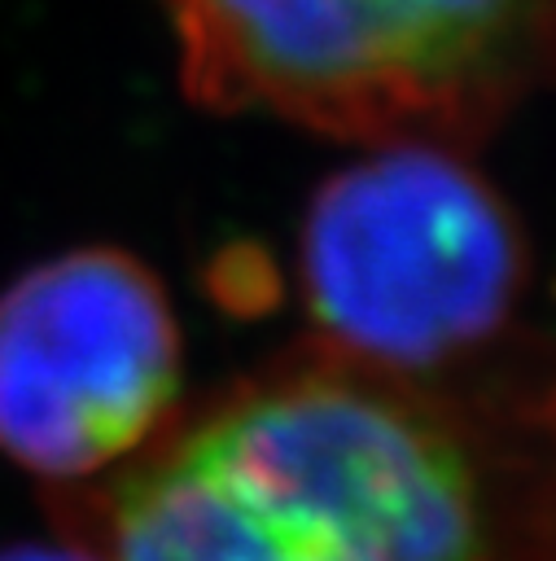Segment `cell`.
Listing matches in <instances>:
<instances>
[{
	"mask_svg": "<svg viewBox=\"0 0 556 561\" xmlns=\"http://www.w3.org/2000/svg\"><path fill=\"white\" fill-rule=\"evenodd\" d=\"M101 561H556V377H416L302 342L57 495Z\"/></svg>",
	"mask_w": 556,
	"mask_h": 561,
	"instance_id": "6da1fadb",
	"label": "cell"
},
{
	"mask_svg": "<svg viewBox=\"0 0 556 561\" xmlns=\"http://www.w3.org/2000/svg\"><path fill=\"white\" fill-rule=\"evenodd\" d=\"M184 92L337 140L468 149L556 83V0H162Z\"/></svg>",
	"mask_w": 556,
	"mask_h": 561,
	"instance_id": "7a4b0ae2",
	"label": "cell"
},
{
	"mask_svg": "<svg viewBox=\"0 0 556 561\" xmlns=\"http://www.w3.org/2000/svg\"><path fill=\"white\" fill-rule=\"evenodd\" d=\"M0 561H101V557L61 535V543H31V539L26 543H4Z\"/></svg>",
	"mask_w": 556,
	"mask_h": 561,
	"instance_id": "5b68a950",
	"label": "cell"
},
{
	"mask_svg": "<svg viewBox=\"0 0 556 561\" xmlns=\"http://www.w3.org/2000/svg\"><path fill=\"white\" fill-rule=\"evenodd\" d=\"M293 285L311 346L451 377L517 355L530 245L460 145L390 140L311 193Z\"/></svg>",
	"mask_w": 556,
	"mask_h": 561,
	"instance_id": "3957f363",
	"label": "cell"
},
{
	"mask_svg": "<svg viewBox=\"0 0 556 561\" xmlns=\"http://www.w3.org/2000/svg\"><path fill=\"white\" fill-rule=\"evenodd\" d=\"M184 346L162 280L127 250L79 245L0 289V460L88 486L179 412Z\"/></svg>",
	"mask_w": 556,
	"mask_h": 561,
	"instance_id": "277c9868",
	"label": "cell"
}]
</instances>
